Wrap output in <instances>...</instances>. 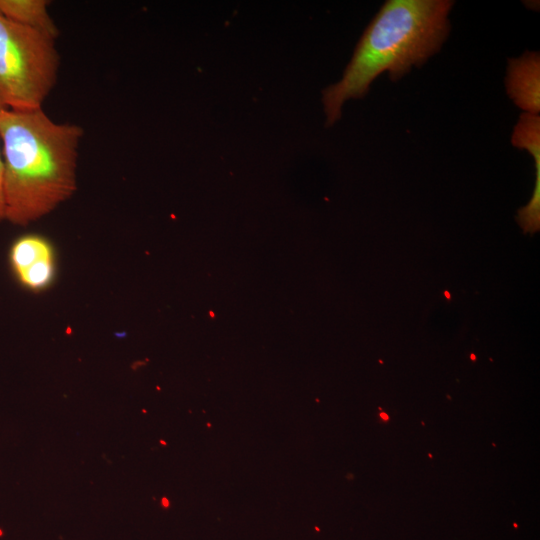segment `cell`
<instances>
[{
  "instance_id": "obj_1",
  "label": "cell",
  "mask_w": 540,
  "mask_h": 540,
  "mask_svg": "<svg viewBox=\"0 0 540 540\" xmlns=\"http://www.w3.org/2000/svg\"><path fill=\"white\" fill-rule=\"evenodd\" d=\"M83 134L79 125L57 123L42 108L0 112L5 220L26 226L73 195Z\"/></svg>"
},
{
  "instance_id": "obj_2",
  "label": "cell",
  "mask_w": 540,
  "mask_h": 540,
  "mask_svg": "<svg viewBox=\"0 0 540 540\" xmlns=\"http://www.w3.org/2000/svg\"><path fill=\"white\" fill-rule=\"evenodd\" d=\"M450 0H388L365 29L340 81L325 88L326 125H333L349 99L364 97L387 71L396 81L422 66L446 40Z\"/></svg>"
},
{
  "instance_id": "obj_3",
  "label": "cell",
  "mask_w": 540,
  "mask_h": 540,
  "mask_svg": "<svg viewBox=\"0 0 540 540\" xmlns=\"http://www.w3.org/2000/svg\"><path fill=\"white\" fill-rule=\"evenodd\" d=\"M59 65L54 39L0 14V101L7 108H42Z\"/></svg>"
},
{
  "instance_id": "obj_4",
  "label": "cell",
  "mask_w": 540,
  "mask_h": 540,
  "mask_svg": "<svg viewBox=\"0 0 540 540\" xmlns=\"http://www.w3.org/2000/svg\"><path fill=\"white\" fill-rule=\"evenodd\" d=\"M9 261L19 283L29 290L41 291L54 279L53 247L41 235L26 234L17 238L10 248Z\"/></svg>"
},
{
  "instance_id": "obj_5",
  "label": "cell",
  "mask_w": 540,
  "mask_h": 540,
  "mask_svg": "<svg viewBox=\"0 0 540 540\" xmlns=\"http://www.w3.org/2000/svg\"><path fill=\"white\" fill-rule=\"evenodd\" d=\"M505 84L509 97L519 108L539 115L540 54L525 52L519 58L509 59Z\"/></svg>"
},
{
  "instance_id": "obj_6",
  "label": "cell",
  "mask_w": 540,
  "mask_h": 540,
  "mask_svg": "<svg viewBox=\"0 0 540 540\" xmlns=\"http://www.w3.org/2000/svg\"><path fill=\"white\" fill-rule=\"evenodd\" d=\"M47 0H0V14L56 40L59 30L49 15Z\"/></svg>"
},
{
  "instance_id": "obj_7",
  "label": "cell",
  "mask_w": 540,
  "mask_h": 540,
  "mask_svg": "<svg viewBox=\"0 0 540 540\" xmlns=\"http://www.w3.org/2000/svg\"><path fill=\"white\" fill-rule=\"evenodd\" d=\"M5 219V203H4V191H3V159L0 147V220Z\"/></svg>"
},
{
  "instance_id": "obj_8",
  "label": "cell",
  "mask_w": 540,
  "mask_h": 540,
  "mask_svg": "<svg viewBox=\"0 0 540 540\" xmlns=\"http://www.w3.org/2000/svg\"><path fill=\"white\" fill-rule=\"evenodd\" d=\"M380 416L385 419L386 421L389 419V417L387 416V414L385 413H381Z\"/></svg>"
},
{
  "instance_id": "obj_9",
  "label": "cell",
  "mask_w": 540,
  "mask_h": 540,
  "mask_svg": "<svg viewBox=\"0 0 540 540\" xmlns=\"http://www.w3.org/2000/svg\"><path fill=\"white\" fill-rule=\"evenodd\" d=\"M5 108H7V107L0 101V112Z\"/></svg>"
}]
</instances>
